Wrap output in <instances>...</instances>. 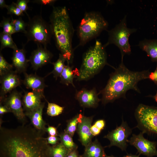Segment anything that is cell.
Listing matches in <instances>:
<instances>
[{
    "label": "cell",
    "instance_id": "cell-1",
    "mask_svg": "<svg viewBox=\"0 0 157 157\" xmlns=\"http://www.w3.org/2000/svg\"><path fill=\"white\" fill-rule=\"evenodd\" d=\"M43 134L30 125L0 127V157H51Z\"/></svg>",
    "mask_w": 157,
    "mask_h": 157
},
{
    "label": "cell",
    "instance_id": "cell-2",
    "mask_svg": "<svg viewBox=\"0 0 157 157\" xmlns=\"http://www.w3.org/2000/svg\"><path fill=\"white\" fill-rule=\"evenodd\" d=\"M123 56L122 55L121 63L111 74L105 87L98 93L102 94L101 100L104 105L121 97L125 98L126 94L129 90L140 93L138 87V83L148 78L150 73L149 70L140 72L129 70L124 64Z\"/></svg>",
    "mask_w": 157,
    "mask_h": 157
},
{
    "label": "cell",
    "instance_id": "cell-3",
    "mask_svg": "<svg viewBox=\"0 0 157 157\" xmlns=\"http://www.w3.org/2000/svg\"><path fill=\"white\" fill-rule=\"evenodd\" d=\"M49 18L56 47L66 59L67 63L69 64L73 57L72 39L74 29L66 8L53 7Z\"/></svg>",
    "mask_w": 157,
    "mask_h": 157
},
{
    "label": "cell",
    "instance_id": "cell-4",
    "mask_svg": "<svg viewBox=\"0 0 157 157\" xmlns=\"http://www.w3.org/2000/svg\"><path fill=\"white\" fill-rule=\"evenodd\" d=\"M105 48L100 41L96 40L94 45L84 53L77 80L90 79L107 64V56Z\"/></svg>",
    "mask_w": 157,
    "mask_h": 157
},
{
    "label": "cell",
    "instance_id": "cell-5",
    "mask_svg": "<svg viewBox=\"0 0 157 157\" xmlns=\"http://www.w3.org/2000/svg\"><path fill=\"white\" fill-rule=\"evenodd\" d=\"M108 26L107 22L100 13L95 11L85 13L77 29L80 41L78 46L84 45L99 35L107 29Z\"/></svg>",
    "mask_w": 157,
    "mask_h": 157
},
{
    "label": "cell",
    "instance_id": "cell-6",
    "mask_svg": "<svg viewBox=\"0 0 157 157\" xmlns=\"http://www.w3.org/2000/svg\"><path fill=\"white\" fill-rule=\"evenodd\" d=\"M25 34L28 42L33 41L37 45L45 47L50 43L52 36L50 24L38 15L29 18Z\"/></svg>",
    "mask_w": 157,
    "mask_h": 157
},
{
    "label": "cell",
    "instance_id": "cell-7",
    "mask_svg": "<svg viewBox=\"0 0 157 157\" xmlns=\"http://www.w3.org/2000/svg\"><path fill=\"white\" fill-rule=\"evenodd\" d=\"M126 16L113 28L108 31V42L104 45L105 48L111 44H114L119 49L121 55H130L131 53V46L129 42L130 35L135 32L136 28H130L127 27Z\"/></svg>",
    "mask_w": 157,
    "mask_h": 157
},
{
    "label": "cell",
    "instance_id": "cell-8",
    "mask_svg": "<svg viewBox=\"0 0 157 157\" xmlns=\"http://www.w3.org/2000/svg\"><path fill=\"white\" fill-rule=\"evenodd\" d=\"M135 116L136 127L142 132L157 135V108L139 104L135 110Z\"/></svg>",
    "mask_w": 157,
    "mask_h": 157
},
{
    "label": "cell",
    "instance_id": "cell-9",
    "mask_svg": "<svg viewBox=\"0 0 157 157\" xmlns=\"http://www.w3.org/2000/svg\"><path fill=\"white\" fill-rule=\"evenodd\" d=\"M132 129L127 122L122 119L121 125L109 132L104 138L108 139L110 144L108 147L115 146L119 148L122 151H126L128 146V138L131 134Z\"/></svg>",
    "mask_w": 157,
    "mask_h": 157
},
{
    "label": "cell",
    "instance_id": "cell-10",
    "mask_svg": "<svg viewBox=\"0 0 157 157\" xmlns=\"http://www.w3.org/2000/svg\"><path fill=\"white\" fill-rule=\"evenodd\" d=\"M144 134L141 132L138 135L133 134L128 143L134 147L140 154L147 157L157 156V142L145 138Z\"/></svg>",
    "mask_w": 157,
    "mask_h": 157
},
{
    "label": "cell",
    "instance_id": "cell-11",
    "mask_svg": "<svg viewBox=\"0 0 157 157\" xmlns=\"http://www.w3.org/2000/svg\"><path fill=\"white\" fill-rule=\"evenodd\" d=\"M22 97L20 92L14 90L8 97L0 99V103L6 106L16 118L24 124L26 121V118L22 108Z\"/></svg>",
    "mask_w": 157,
    "mask_h": 157
},
{
    "label": "cell",
    "instance_id": "cell-12",
    "mask_svg": "<svg viewBox=\"0 0 157 157\" xmlns=\"http://www.w3.org/2000/svg\"><path fill=\"white\" fill-rule=\"evenodd\" d=\"M38 47L31 53L29 59L34 70H37L43 66L51 63L53 54L46 47L37 45Z\"/></svg>",
    "mask_w": 157,
    "mask_h": 157
},
{
    "label": "cell",
    "instance_id": "cell-13",
    "mask_svg": "<svg viewBox=\"0 0 157 157\" xmlns=\"http://www.w3.org/2000/svg\"><path fill=\"white\" fill-rule=\"evenodd\" d=\"M95 88L90 90L83 88L76 92L75 97L82 107L96 108L101 100Z\"/></svg>",
    "mask_w": 157,
    "mask_h": 157
},
{
    "label": "cell",
    "instance_id": "cell-14",
    "mask_svg": "<svg viewBox=\"0 0 157 157\" xmlns=\"http://www.w3.org/2000/svg\"><path fill=\"white\" fill-rule=\"evenodd\" d=\"M18 73L13 70L0 76V99L4 98L7 93L20 85L21 80Z\"/></svg>",
    "mask_w": 157,
    "mask_h": 157
},
{
    "label": "cell",
    "instance_id": "cell-15",
    "mask_svg": "<svg viewBox=\"0 0 157 157\" xmlns=\"http://www.w3.org/2000/svg\"><path fill=\"white\" fill-rule=\"evenodd\" d=\"M93 117V116L88 117L83 115L77 126L76 130L79 140L85 147L92 142L93 137L91 131Z\"/></svg>",
    "mask_w": 157,
    "mask_h": 157
},
{
    "label": "cell",
    "instance_id": "cell-16",
    "mask_svg": "<svg viewBox=\"0 0 157 157\" xmlns=\"http://www.w3.org/2000/svg\"><path fill=\"white\" fill-rule=\"evenodd\" d=\"M43 98H45L44 93L32 90L25 92L22 99L25 115L39 107L42 103L41 100Z\"/></svg>",
    "mask_w": 157,
    "mask_h": 157
},
{
    "label": "cell",
    "instance_id": "cell-17",
    "mask_svg": "<svg viewBox=\"0 0 157 157\" xmlns=\"http://www.w3.org/2000/svg\"><path fill=\"white\" fill-rule=\"evenodd\" d=\"M44 103H42L38 108L26 115L29 118L33 126L43 135L46 132V123L42 118Z\"/></svg>",
    "mask_w": 157,
    "mask_h": 157
},
{
    "label": "cell",
    "instance_id": "cell-18",
    "mask_svg": "<svg viewBox=\"0 0 157 157\" xmlns=\"http://www.w3.org/2000/svg\"><path fill=\"white\" fill-rule=\"evenodd\" d=\"M13 50L12 64L15 68V71L18 73L25 72L29 60L26 58L25 49L17 47Z\"/></svg>",
    "mask_w": 157,
    "mask_h": 157
},
{
    "label": "cell",
    "instance_id": "cell-19",
    "mask_svg": "<svg viewBox=\"0 0 157 157\" xmlns=\"http://www.w3.org/2000/svg\"><path fill=\"white\" fill-rule=\"evenodd\" d=\"M24 73V77L23 83L26 88L44 93L46 86L44 78L36 74H28L26 72Z\"/></svg>",
    "mask_w": 157,
    "mask_h": 157
},
{
    "label": "cell",
    "instance_id": "cell-20",
    "mask_svg": "<svg viewBox=\"0 0 157 157\" xmlns=\"http://www.w3.org/2000/svg\"><path fill=\"white\" fill-rule=\"evenodd\" d=\"M106 156L104 147L96 139L85 147L84 153L81 156V157H105Z\"/></svg>",
    "mask_w": 157,
    "mask_h": 157
},
{
    "label": "cell",
    "instance_id": "cell-21",
    "mask_svg": "<svg viewBox=\"0 0 157 157\" xmlns=\"http://www.w3.org/2000/svg\"><path fill=\"white\" fill-rule=\"evenodd\" d=\"M138 46L146 52L152 61L157 62V39H144L139 42Z\"/></svg>",
    "mask_w": 157,
    "mask_h": 157
},
{
    "label": "cell",
    "instance_id": "cell-22",
    "mask_svg": "<svg viewBox=\"0 0 157 157\" xmlns=\"http://www.w3.org/2000/svg\"><path fill=\"white\" fill-rule=\"evenodd\" d=\"M78 76V70L77 69L73 70V67L67 63V65H65L60 76V82L66 85L71 84L75 87L73 83V79L75 78H77Z\"/></svg>",
    "mask_w": 157,
    "mask_h": 157
},
{
    "label": "cell",
    "instance_id": "cell-23",
    "mask_svg": "<svg viewBox=\"0 0 157 157\" xmlns=\"http://www.w3.org/2000/svg\"><path fill=\"white\" fill-rule=\"evenodd\" d=\"M49 150L51 157H66L71 151L61 142L55 145L49 146Z\"/></svg>",
    "mask_w": 157,
    "mask_h": 157
},
{
    "label": "cell",
    "instance_id": "cell-24",
    "mask_svg": "<svg viewBox=\"0 0 157 157\" xmlns=\"http://www.w3.org/2000/svg\"><path fill=\"white\" fill-rule=\"evenodd\" d=\"M66 61V58L60 53L57 60L55 62L51 63L53 66V69L51 73L53 74L54 77L56 79L60 77L65 66V63Z\"/></svg>",
    "mask_w": 157,
    "mask_h": 157
},
{
    "label": "cell",
    "instance_id": "cell-25",
    "mask_svg": "<svg viewBox=\"0 0 157 157\" xmlns=\"http://www.w3.org/2000/svg\"><path fill=\"white\" fill-rule=\"evenodd\" d=\"M83 116L81 113L78 114L68 121L66 128L64 131L67 133L72 137L77 130L78 125L81 121Z\"/></svg>",
    "mask_w": 157,
    "mask_h": 157
},
{
    "label": "cell",
    "instance_id": "cell-26",
    "mask_svg": "<svg viewBox=\"0 0 157 157\" xmlns=\"http://www.w3.org/2000/svg\"><path fill=\"white\" fill-rule=\"evenodd\" d=\"M60 142L66 148L72 151L77 150L78 146L74 142L72 137L64 131L59 135Z\"/></svg>",
    "mask_w": 157,
    "mask_h": 157
},
{
    "label": "cell",
    "instance_id": "cell-27",
    "mask_svg": "<svg viewBox=\"0 0 157 157\" xmlns=\"http://www.w3.org/2000/svg\"><path fill=\"white\" fill-rule=\"evenodd\" d=\"M0 40L1 44V51L5 48H9L13 49L17 47L14 42L11 36L3 32L0 33Z\"/></svg>",
    "mask_w": 157,
    "mask_h": 157
},
{
    "label": "cell",
    "instance_id": "cell-28",
    "mask_svg": "<svg viewBox=\"0 0 157 157\" xmlns=\"http://www.w3.org/2000/svg\"><path fill=\"white\" fill-rule=\"evenodd\" d=\"M11 21L15 33L22 32L25 34L27 26L26 23L21 17L14 19L12 17Z\"/></svg>",
    "mask_w": 157,
    "mask_h": 157
},
{
    "label": "cell",
    "instance_id": "cell-29",
    "mask_svg": "<svg viewBox=\"0 0 157 157\" xmlns=\"http://www.w3.org/2000/svg\"><path fill=\"white\" fill-rule=\"evenodd\" d=\"M48 106L47 108V114L51 117L58 116L63 112L64 107H62L54 103H49L47 101Z\"/></svg>",
    "mask_w": 157,
    "mask_h": 157
},
{
    "label": "cell",
    "instance_id": "cell-30",
    "mask_svg": "<svg viewBox=\"0 0 157 157\" xmlns=\"http://www.w3.org/2000/svg\"><path fill=\"white\" fill-rule=\"evenodd\" d=\"M0 26L2 28L3 32L11 36L15 33L10 18L3 17L0 22Z\"/></svg>",
    "mask_w": 157,
    "mask_h": 157
},
{
    "label": "cell",
    "instance_id": "cell-31",
    "mask_svg": "<svg viewBox=\"0 0 157 157\" xmlns=\"http://www.w3.org/2000/svg\"><path fill=\"white\" fill-rule=\"evenodd\" d=\"M13 66L8 63L2 54H0V76H3L13 71Z\"/></svg>",
    "mask_w": 157,
    "mask_h": 157
},
{
    "label": "cell",
    "instance_id": "cell-32",
    "mask_svg": "<svg viewBox=\"0 0 157 157\" xmlns=\"http://www.w3.org/2000/svg\"><path fill=\"white\" fill-rule=\"evenodd\" d=\"M6 8L8 10V14L14 15L18 16L23 15V12L19 8L16 3L14 2L8 5Z\"/></svg>",
    "mask_w": 157,
    "mask_h": 157
},
{
    "label": "cell",
    "instance_id": "cell-33",
    "mask_svg": "<svg viewBox=\"0 0 157 157\" xmlns=\"http://www.w3.org/2000/svg\"><path fill=\"white\" fill-rule=\"evenodd\" d=\"M29 1H30L28 0H18L16 3L19 8L23 13L25 12L26 13V11L28 9L27 4Z\"/></svg>",
    "mask_w": 157,
    "mask_h": 157
},
{
    "label": "cell",
    "instance_id": "cell-34",
    "mask_svg": "<svg viewBox=\"0 0 157 157\" xmlns=\"http://www.w3.org/2000/svg\"><path fill=\"white\" fill-rule=\"evenodd\" d=\"M48 144L55 145L58 143V142L60 140L59 138L57 136H49L46 138Z\"/></svg>",
    "mask_w": 157,
    "mask_h": 157
},
{
    "label": "cell",
    "instance_id": "cell-35",
    "mask_svg": "<svg viewBox=\"0 0 157 157\" xmlns=\"http://www.w3.org/2000/svg\"><path fill=\"white\" fill-rule=\"evenodd\" d=\"M46 132H47L49 136H57L59 135L56 127L49 126L46 129Z\"/></svg>",
    "mask_w": 157,
    "mask_h": 157
},
{
    "label": "cell",
    "instance_id": "cell-36",
    "mask_svg": "<svg viewBox=\"0 0 157 157\" xmlns=\"http://www.w3.org/2000/svg\"><path fill=\"white\" fill-rule=\"evenodd\" d=\"M148 78L153 81L157 85V65L155 70L153 72H150Z\"/></svg>",
    "mask_w": 157,
    "mask_h": 157
},
{
    "label": "cell",
    "instance_id": "cell-37",
    "mask_svg": "<svg viewBox=\"0 0 157 157\" xmlns=\"http://www.w3.org/2000/svg\"><path fill=\"white\" fill-rule=\"evenodd\" d=\"M56 1L53 0H34L33 1L38 4L43 5H52Z\"/></svg>",
    "mask_w": 157,
    "mask_h": 157
},
{
    "label": "cell",
    "instance_id": "cell-38",
    "mask_svg": "<svg viewBox=\"0 0 157 157\" xmlns=\"http://www.w3.org/2000/svg\"><path fill=\"white\" fill-rule=\"evenodd\" d=\"M94 124L99 129L102 130L105 126L106 122L104 119H99L97 120Z\"/></svg>",
    "mask_w": 157,
    "mask_h": 157
},
{
    "label": "cell",
    "instance_id": "cell-39",
    "mask_svg": "<svg viewBox=\"0 0 157 157\" xmlns=\"http://www.w3.org/2000/svg\"><path fill=\"white\" fill-rule=\"evenodd\" d=\"M91 131L93 135V136H95L99 135L101 130L94 124L91 126Z\"/></svg>",
    "mask_w": 157,
    "mask_h": 157
},
{
    "label": "cell",
    "instance_id": "cell-40",
    "mask_svg": "<svg viewBox=\"0 0 157 157\" xmlns=\"http://www.w3.org/2000/svg\"><path fill=\"white\" fill-rule=\"evenodd\" d=\"M11 112L9 108L5 105L2 104L0 103V114L1 115L5 113Z\"/></svg>",
    "mask_w": 157,
    "mask_h": 157
},
{
    "label": "cell",
    "instance_id": "cell-41",
    "mask_svg": "<svg viewBox=\"0 0 157 157\" xmlns=\"http://www.w3.org/2000/svg\"><path fill=\"white\" fill-rule=\"evenodd\" d=\"M66 157H81V156L79 155L77 149L70 151Z\"/></svg>",
    "mask_w": 157,
    "mask_h": 157
},
{
    "label": "cell",
    "instance_id": "cell-42",
    "mask_svg": "<svg viewBox=\"0 0 157 157\" xmlns=\"http://www.w3.org/2000/svg\"><path fill=\"white\" fill-rule=\"evenodd\" d=\"M8 5L6 4L4 0H0V7L1 8H6Z\"/></svg>",
    "mask_w": 157,
    "mask_h": 157
},
{
    "label": "cell",
    "instance_id": "cell-43",
    "mask_svg": "<svg viewBox=\"0 0 157 157\" xmlns=\"http://www.w3.org/2000/svg\"><path fill=\"white\" fill-rule=\"evenodd\" d=\"M122 157H140L139 156L133 155L131 154H128Z\"/></svg>",
    "mask_w": 157,
    "mask_h": 157
},
{
    "label": "cell",
    "instance_id": "cell-44",
    "mask_svg": "<svg viewBox=\"0 0 157 157\" xmlns=\"http://www.w3.org/2000/svg\"><path fill=\"white\" fill-rule=\"evenodd\" d=\"M153 97L154 99L157 102V92L156 94H155V95H154Z\"/></svg>",
    "mask_w": 157,
    "mask_h": 157
},
{
    "label": "cell",
    "instance_id": "cell-45",
    "mask_svg": "<svg viewBox=\"0 0 157 157\" xmlns=\"http://www.w3.org/2000/svg\"><path fill=\"white\" fill-rule=\"evenodd\" d=\"M105 157H115L113 156H106Z\"/></svg>",
    "mask_w": 157,
    "mask_h": 157
}]
</instances>
